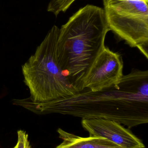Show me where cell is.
<instances>
[{"label":"cell","mask_w":148,"mask_h":148,"mask_svg":"<svg viewBox=\"0 0 148 148\" xmlns=\"http://www.w3.org/2000/svg\"><path fill=\"white\" fill-rule=\"evenodd\" d=\"M63 142L55 148H123L101 137H81L59 128L57 130Z\"/></svg>","instance_id":"cell-7"},{"label":"cell","mask_w":148,"mask_h":148,"mask_svg":"<svg viewBox=\"0 0 148 148\" xmlns=\"http://www.w3.org/2000/svg\"><path fill=\"white\" fill-rule=\"evenodd\" d=\"M123 62L120 54L105 47L97 56L82 81V90L101 91L120 82L123 75Z\"/></svg>","instance_id":"cell-5"},{"label":"cell","mask_w":148,"mask_h":148,"mask_svg":"<svg viewBox=\"0 0 148 148\" xmlns=\"http://www.w3.org/2000/svg\"><path fill=\"white\" fill-rule=\"evenodd\" d=\"M76 0H50L47 10L57 16L61 12H66Z\"/></svg>","instance_id":"cell-8"},{"label":"cell","mask_w":148,"mask_h":148,"mask_svg":"<svg viewBox=\"0 0 148 148\" xmlns=\"http://www.w3.org/2000/svg\"><path fill=\"white\" fill-rule=\"evenodd\" d=\"M110 30L120 39L134 41L148 34V0H103Z\"/></svg>","instance_id":"cell-4"},{"label":"cell","mask_w":148,"mask_h":148,"mask_svg":"<svg viewBox=\"0 0 148 148\" xmlns=\"http://www.w3.org/2000/svg\"><path fill=\"white\" fill-rule=\"evenodd\" d=\"M39 114H59L82 119L114 121L129 128L148 123V71L133 69L118 84L77 94L36 107Z\"/></svg>","instance_id":"cell-1"},{"label":"cell","mask_w":148,"mask_h":148,"mask_svg":"<svg viewBox=\"0 0 148 148\" xmlns=\"http://www.w3.org/2000/svg\"><path fill=\"white\" fill-rule=\"evenodd\" d=\"M17 143L13 148H31L28 140V135L26 131L23 130L17 131Z\"/></svg>","instance_id":"cell-9"},{"label":"cell","mask_w":148,"mask_h":148,"mask_svg":"<svg viewBox=\"0 0 148 148\" xmlns=\"http://www.w3.org/2000/svg\"><path fill=\"white\" fill-rule=\"evenodd\" d=\"M60 28L54 25L34 53L22 66L29 98L14 100V104L30 110L77 94L79 90L62 68L57 53Z\"/></svg>","instance_id":"cell-3"},{"label":"cell","mask_w":148,"mask_h":148,"mask_svg":"<svg viewBox=\"0 0 148 148\" xmlns=\"http://www.w3.org/2000/svg\"><path fill=\"white\" fill-rule=\"evenodd\" d=\"M81 124L90 136L105 138L123 148H145L141 140L128 129L114 121L82 119Z\"/></svg>","instance_id":"cell-6"},{"label":"cell","mask_w":148,"mask_h":148,"mask_svg":"<svg viewBox=\"0 0 148 148\" xmlns=\"http://www.w3.org/2000/svg\"><path fill=\"white\" fill-rule=\"evenodd\" d=\"M110 31L104 9L86 5L60 28L57 45L59 63L79 90L96 58L105 47Z\"/></svg>","instance_id":"cell-2"}]
</instances>
